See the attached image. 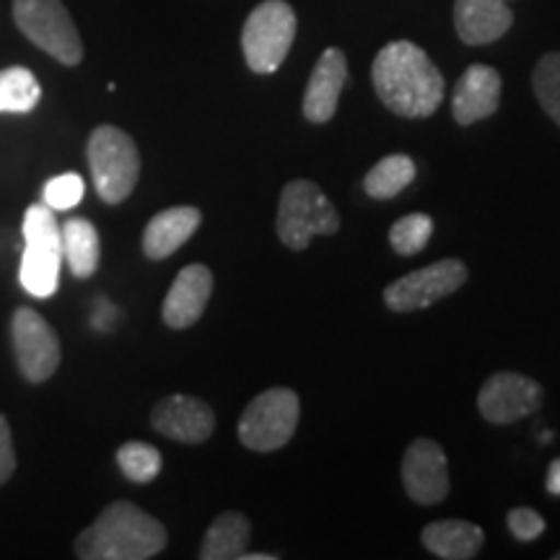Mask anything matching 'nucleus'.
<instances>
[{"mask_svg": "<svg viewBox=\"0 0 560 560\" xmlns=\"http://www.w3.org/2000/svg\"><path fill=\"white\" fill-rule=\"evenodd\" d=\"M371 81L384 107L400 117H431L444 100V75L408 39L389 42L371 66Z\"/></svg>", "mask_w": 560, "mask_h": 560, "instance_id": "f257e3e1", "label": "nucleus"}, {"mask_svg": "<svg viewBox=\"0 0 560 560\" xmlns=\"http://www.w3.org/2000/svg\"><path fill=\"white\" fill-rule=\"evenodd\" d=\"M166 527L130 501H115L75 540L83 560H149L166 548Z\"/></svg>", "mask_w": 560, "mask_h": 560, "instance_id": "f03ea898", "label": "nucleus"}, {"mask_svg": "<svg viewBox=\"0 0 560 560\" xmlns=\"http://www.w3.org/2000/svg\"><path fill=\"white\" fill-rule=\"evenodd\" d=\"M24 255H21L19 283L30 296L47 299L58 291L62 265V234L55 210L45 202L26 210L24 223Z\"/></svg>", "mask_w": 560, "mask_h": 560, "instance_id": "7ed1b4c3", "label": "nucleus"}, {"mask_svg": "<svg viewBox=\"0 0 560 560\" xmlns=\"http://www.w3.org/2000/svg\"><path fill=\"white\" fill-rule=\"evenodd\" d=\"M278 240L293 252L306 249L314 236H332L340 229V215L332 200L310 179H291L278 202Z\"/></svg>", "mask_w": 560, "mask_h": 560, "instance_id": "20e7f679", "label": "nucleus"}, {"mask_svg": "<svg viewBox=\"0 0 560 560\" xmlns=\"http://www.w3.org/2000/svg\"><path fill=\"white\" fill-rule=\"evenodd\" d=\"M89 166L100 198L109 206L128 200L140 177L136 140L115 125H100L89 138Z\"/></svg>", "mask_w": 560, "mask_h": 560, "instance_id": "39448f33", "label": "nucleus"}, {"mask_svg": "<svg viewBox=\"0 0 560 560\" xmlns=\"http://www.w3.org/2000/svg\"><path fill=\"white\" fill-rule=\"evenodd\" d=\"M296 39V11L285 0H265L249 13L242 30L244 60L252 73H276Z\"/></svg>", "mask_w": 560, "mask_h": 560, "instance_id": "423d86ee", "label": "nucleus"}, {"mask_svg": "<svg viewBox=\"0 0 560 560\" xmlns=\"http://www.w3.org/2000/svg\"><path fill=\"white\" fill-rule=\"evenodd\" d=\"M301 416L299 395L272 387L257 395L240 418V441L252 452H278L293 439Z\"/></svg>", "mask_w": 560, "mask_h": 560, "instance_id": "0eeeda50", "label": "nucleus"}, {"mask_svg": "<svg viewBox=\"0 0 560 560\" xmlns=\"http://www.w3.org/2000/svg\"><path fill=\"white\" fill-rule=\"evenodd\" d=\"M13 21L39 50L62 66H79L83 42L62 0H13Z\"/></svg>", "mask_w": 560, "mask_h": 560, "instance_id": "6e6552de", "label": "nucleus"}, {"mask_svg": "<svg viewBox=\"0 0 560 560\" xmlns=\"http://www.w3.org/2000/svg\"><path fill=\"white\" fill-rule=\"evenodd\" d=\"M465 280L467 268L462 265V260L446 257V260L431 262L425 268L412 270L408 276L392 280L387 289H384V304L397 314L425 310V306L436 304V301L459 291L465 285Z\"/></svg>", "mask_w": 560, "mask_h": 560, "instance_id": "1a4fd4ad", "label": "nucleus"}, {"mask_svg": "<svg viewBox=\"0 0 560 560\" xmlns=\"http://www.w3.org/2000/svg\"><path fill=\"white\" fill-rule=\"evenodd\" d=\"M11 335L21 374L34 384L50 380L60 366V340L50 322L32 306H19L13 312Z\"/></svg>", "mask_w": 560, "mask_h": 560, "instance_id": "9d476101", "label": "nucleus"}, {"mask_svg": "<svg viewBox=\"0 0 560 560\" xmlns=\"http://www.w3.org/2000/svg\"><path fill=\"white\" fill-rule=\"evenodd\" d=\"M545 392L540 382L516 371H499L480 387L478 410L493 425H509L529 418L542 408Z\"/></svg>", "mask_w": 560, "mask_h": 560, "instance_id": "9b49d317", "label": "nucleus"}, {"mask_svg": "<svg viewBox=\"0 0 560 560\" xmlns=\"http://www.w3.org/2000/svg\"><path fill=\"white\" fill-rule=\"evenodd\" d=\"M402 486L418 506H433L450 495L446 454L433 439H416L402 457Z\"/></svg>", "mask_w": 560, "mask_h": 560, "instance_id": "f8f14e48", "label": "nucleus"}, {"mask_svg": "<svg viewBox=\"0 0 560 560\" xmlns=\"http://www.w3.org/2000/svg\"><path fill=\"white\" fill-rule=\"evenodd\" d=\"M151 423L161 436L179 441V444H202L213 436L215 412L198 397L172 395L153 408Z\"/></svg>", "mask_w": 560, "mask_h": 560, "instance_id": "ddd939ff", "label": "nucleus"}, {"mask_svg": "<svg viewBox=\"0 0 560 560\" xmlns=\"http://www.w3.org/2000/svg\"><path fill=\"white\" fill-rule=\"evenodd\" d=\"M348 81V60L342 50L338 47H330V50L322 52V58L314 66L310 83H306L304 91V117L314 125L330 122L332 115L338 112L342 86Z\"/></svg>", "mask_w": 560, "mask_h": 560, "instance_id": "4468645a", "label": "nucleus"}, {"mask_svg": "<svg viewBox=\"0 0 560 560\" xmlns=\"http://www.w3.org/2000/svg\"><path fill=\"white\" fill-rule=\"evenodd\" d=\"M210 296H213V272L206 265H187L174 278L172 289L164 299L161 317L172 330H185V327H192L202 317Z\"/></svg>", "mask_w": 560, "mask_h": 560, "instance_id": "2eb2a0df", "label": "nucleus"}, {"mask_svg": "<svg viewBox=\"0 0 560 560\" xmlns=\"http://www.w3.org/2000/svg\"><path fill=\"white\" fill-rule=\"evenodd\" d=\"M501 73L490 66H470L452 94V115L459 125H475L495 115L501 104Z\"/></svg>", "mask_w": 560, "mask_h": 560, "instance_id": "dca6fc26", "label": "nucleus"}, {"mask_svg": "<svg viewBox=\"0 0 560 560\" xmlns=\"http://www.w3.org/2000/svg\"><path fill=\"white\" fill-rule=\"evenodd\" d=\"M514 24V13L506 0H457L454 3V26L465 45L480 47L499 42Z\"/></svg>", "mask_w": 560, "mask_h": 560, "instance_id": "f3484780", "label": "nucleus"}, {"mask_svg": "<svg viewBox=\"0 0 560 560\" xmlns=\"http://www.w3.org/2000/svg\"><path fill=\"white\" fill-rule=\"evenodd\" d=\"M202 213L192 206L166 208L153 215L143 231V252L149 260H166L198 231Z\"/></svg>", "mask_w": 560, "mask_h": 560, "instance_id": "a211bd4d", "label": "nucleus"}, {"mask_svg": "<svg viewBox=\"0 0 560 560\" xmlns=\"http://www.w3.org/2000/svg\"><path fill=\"white\" fill-rule=\"evenodd\" d=\"M425 550H431L436 558L444 560H470L482 550L486 532L478 524L462 520H441L425 524L423 535Z\"/></svg>", "mask_w": 560, "mask_h": 560, "instance_id": "6ab92c4d", "label": "nucleus"}, {"mask_svg": "<svg viewBox=\"0 0 560 560\" xmlns=\"http://www.w3.org/2000/svg\"><path fill=\"white\" fill-rule=\"evenodd\" d=\"M62 257H66L73 278H91L100 268L102 244L100 231L89 219H68L60 226Z\"/></svg>", "mask_w": 560, "mask_h": 560, "instance_id": "aec40b11", "label": "nucleus"}, {"mask_svg": "<svg viewBox=\"0 0 560 560\" xmlns=\"http://www.w3.org/2000/svg\"><path fill=\"white\" fill-rule=\"evenodd\" d=\"M252 524L240 511H226L210 524L200 548V560H240L249 548Z\"/></svg>", "mask_w": 560, "mask_h": 560, "instance_id": "412c9836", "label": "nucleus"}, {"mask_svg": "<svg viewBox=\"0 0 560 560\" xmlns=\"http://www.w3.org/2000/svg\"><path fill=\"white\" fill-rule=\"evenodd\" d=\"M416 161L405 156V153H392V156H384L376 166H371L366 177H363V190H366L369 198L389 200L400 195L416 179Z\"/></svg>", "mask_w": 560, "mask_h": 560, "instance_id": "4be33fe9", "label": "nucleus"}, {"mask_svg": "<svg viewBox=\"0 0 560 560\" xmlns=\"http://www.w3.org/2000/svg\"><path fill=\"white\" fill-rule=\"evenodd\" d=\"M42 100V86L30 68H5L0 70V115H26Z\"/></svg>", "mask_w": 560, "mask_h": 560, "instance_id": "5701e85b", "label": "nucleus"}, {"mask_svg": "<svg viewBox=\"0 0 560 560\" xmlns=\"http://www.w3.org/2000/svg\"><path fill=\"white\" fill-rule=\"evenodd\" d=\"M117 465H120L122 475L130 482L145 486V482H151L161 472L164 459H161L156 446L145 444V441H128V444L117 450Z\"/></svg>", "mask_w": 560, "mask_h": 560, "instance_id": "b1692460", "label": "nucleus"}, {"mask_svg": "<svg viewBox=\"0 0 560 560\" xmlns=\"http://www.w3.org/2000/svg\"><path fill=\"white\" fill-rule=\"evenodd\" d=\"M532 89L545 115L560 128V52L542 55L532 73Z\"/></svg>", "mask_w": 560, "mask_h": 560, "instance_id": "393cba45", "label": "nucleus"}, {"mask_svg": "<svg viewBox=\"0 0 560 560\" xmlns=\"http://www.w3.org/2000/svg\"><path fill=\"white\" fill-rule=\"evenodd\" d=\"M433 234V219L425 213H410L402 215L400 221L392 223L389 229V244L397 255L412 257L418 252L429 247V240Z\"/></svg>", "mask_w": 560, "mask_h": 560, "instance_id": "a878e982", "label": "nucleus"}, {"mask_svg": "<svg viewBox=\"0 0 560 560\" xmlns=\"http://www.w3.org/2000/svg\"><path fill=\"white\" fill-rule=\"evenodd\" d=\"M86 195V185H83V177L75 172L58 174L45 185L42 190V202H45L50 210H70L75 208Z\"/></svg>", "mask_w": 560, "mask_h": 560, "instance_id": "bb28decb", "label": "nucleus"}, {"mask_svg": "<svg viewBox=\"0 0 560 560\" xmlns=\"http://www.w3.org/2000/svg\"><path fill=\"white\" fill-rule=\"evenodd\" d=\"M509 522V529L511 535L516 537L520 542H532L537 540V537L545 532V520L540 514H537L535 509H527V506H516L509 511L506 516Z\"/></svg>", "mask_w": 560, "mask_h": 560, "instance_id": "cd10ccee", "label": "nucleus"}, {"mask_svg": "<svg viewBox=\"0 0 560 560\" xmlns=\"http://www.w3.org/2000/svg\"><path fill=\"white\" fill-rule=\"evenodd\" d=\"M16 470V452H13V436L9 420L0 416V486Z\"/></svg>", "mask_w": 560, "mask_h": 560, "instance_id": "c85d7f7f", "label": "nucleus"}, {"mask_svg": "<svg viewBox=\"0 0 560 560\" xmlns=\"http://www.w3.org/2000/svg\"><path fill=\"white\" fill-rule=\"evenodd\" d=\"M545 486H548V493L550 495H558V499H560V459H552L550 462L548 480H545Z\"/></svg>", "mask_w": 560, "mask_h": 560, "instance_id": "c756f323", "label": "nucleus"}, {"mask_svg": "<svg viewBox=\"0 0 560 560\" xmlns=\"http://www.w3.org/2000/svg\"><path fill=\"white\" fill-rule=\"evenodd\" d=\"M240 560H278L276 552H244Z\"/></svg>", "mask_w": 560, "mask_h": 560, "instance_id": "7c9ffc66", "label": "nucleus"}, {"mask_svg": "<svg viewBox=\"0 0 560 560\" xmlns=\"http://www.w3.org/2000/svg\"><path fill=\"white\" fill-rule=\"evenodd\" d=\"M552 560H560V552H556V556H552Z\"/></svg>", "mask_w": 560, "mask_h": 560, "instance_id": "2f4dec72", "label": "nucleus"}, {"mask_svg": "<svg viewBox=\"0 0 560 560\" xmlns=\"http://www.w3.org/2000/svg\"><path fill=\"white\" fill-rule=\"evenodd\" d=\"M506 3H509V0H506Z\"/></svg>", "mask_w": 560, "mask_h": 560, "instance_id": "473e14b6", "label": "nucleus"}]
</instances>
